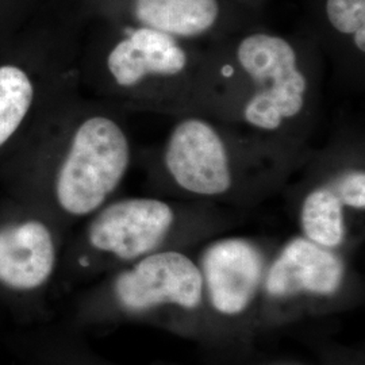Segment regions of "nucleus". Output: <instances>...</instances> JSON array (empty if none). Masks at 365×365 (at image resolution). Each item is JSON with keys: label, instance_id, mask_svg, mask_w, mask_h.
Wrapping results in <instances>:
<instances>
[{"label": "nucleus", "instance_id": "13", "mask_svg": "<svg viewBox=\"0 0 365 365\" xmlns=\"http://www.w3.org/2000/svg\"><path fill=\"white\" fill-rule=\"evenodd\" d=\"M33 102V86L26 73L16 66L0 68V146L26 117Z\"/></svg>", "mask_w": 365, "mask_h": 365}, {"label": "nucleus", "instance_id": "12", "mask_svg": "<svg viewBox=\"0 0 365 365\" xmlns=\"http://www.w3.org/2000/svg\"><path fill=\"white\" fill-rule=\"evenodd\" d=\"M9 365H91L78 359L69 342L51 327H16L6 346Z\"/></svg>", "mask_w": 365, "mask_h": 365}, {"label": "nucleus", "instance_id": "16", "mask_svg": "<svg viewBox=\"0 0 365 365\" xmlns=\"http://www.w3.org/2000/svg\"><path fill=\"white\" fill-rule=\"evenodd\" d=\"M4 318L0 315V363L3 359H6V346H7V336L9 333L4 331Z\"/></svg>", "mask_w": 365, "mask_h": 365}, {"label": "nucleus", "instance_id": "8", "mask_svg": "<svg viewBox=\"0 0 365 365\" xmlns=\"http://www.w3.org/2000/svg\"><path fill=\"white\" fill-rule=\"evenodd\" d=\"M199 268L215 312L237 317L256 298L264 280L265 261L256 244L247 238L229 237L205 249Z\"/></svg>", "mask_w": 365, "mask_h": 365}, {"label": "nucleus", "instance_id": "2", "mask_svg": "<svg viewBox=\"0 0 365 365\" xmlns=\"http://www.w3.org/2000/svg\"><path fill=\"white\" fill-rule=\"evenodd\" d=\"M295 157L229 122L190 113L168 133L160 170L184 194L220 199L272 173L283 175L295 167Z\"/></svg>", "mask_w": 365, "mask_h": 365}, {"label": "nucleus", "instance_id": "7", "mask_svg": "<svg viewBox=\"0 0 365 365\" xmlns=\"http://www.w3.org/2000/svg\"><path fill=\"white\" fill-rule=\"evenodd\" d=\"M179 222L170 202L157 197H126L105 205L87 226V245L96 253L134 262L163 250Z\"/></svg>", "mask_w": 365, "mask_h": 365}, {"label": "nucleus", "instance_id": "9", "mask_svg": "<svg viewBox=\"0 0 365 365\" xmlns=\"http://www.w3.org/2000/svg\"><path fill=\"white\" fill-rule=\"evenodd\" d=\"M345 265L336 250L294 237L274 257L265 274L267 294L276 299L299 295L331 297L344 282Z\"/></svg>", "mask_w": 365, "mask_h": 365}, {"label": "nucleus", "instance_id": "6", "mask_svg": "<svg viewBox=\"0 0 365 365\" xmlns=\"http://www.w3.org/2000/svg\"><path fill=\"white\" fill-rule=\"evenodd\" d=\"M205 295L199 265L185 253L163 249L119 271L86 303L84 315L140 314L160 306L196 309Z\"/></svg>", "mask_w": 365, "mask_h": 365}, {"label": "nucleus", "instance_id": "10", "mask_svg": "<svg viewBox=\"0 0 365 365\" xmlns=\"http://www.w3.org/2000/svg\"><path fill=\"white\" fill-rule=\"evenodd\" d=\"M143 27L175 38H195L207 33L220 16L217 0H134Z\"/></svg>", "mask_w": 365, "mask_h": 365}, {"label": "nucleus", "instance_id": "11", "mask_svg": "<svg viewBox=\"0 0 365 365\" xmlns=\"http://www.w3.org/2000/svg\"><path fill=\"white\" fill-rule=\"evenodd\" d=\"M345 209L333 175H330L309 190L300 203L302 235L319 247L337 250L346 240Z\"/></svg>", "mask_w": 365, "mask_h": 365}, {"label": "nucleus", "instance_id": "14", "mask_svg": "<svg viewBox=\"0 0 365 365\" xmlns=\"http://www.w3.org/2000/svg\"><path fill=\"white\" fill-rule=\"evenodd\" d=\"M327 16L342 36H351L361 58L365 54V0H327ZM364 60V58H363Z\"/></svg>", "mask_w": 365, "mask_h": 365}, {"label": "nucleus", "instance_id": "1", "mask_svg": "<svg viewBox=\"0 0 365 365\" xmlns=\"http://www.w3.org/2000/svg\"><path fill=\"white\" fill-rule=\"evenodd\" d=\"M206 101L221 120L297 153L317 103L315 71L288 39L252 33L230 58L211 60Z\"/></svg>", "mask_w": 365, "mask_h": 365}, {"label": "nucleus", "instance_id": "5", "mask_svg": "<svg viewBox=\"0 0 365 365\" xmlns=\"http://www.w3.org/2000/svg\"><path fill=\"white\" fill-rule=\"evenodd\" d=\"M57 265V242L45 222L0 225V315L6 322L38 324Z\"/></svg>", "mask_w": 365, "mask_h": 365}, {"label": "nucleus", "instance_id": "4", "mask_svg": "<svg viewBox=\"0 0 365 365\" xmlns=\"http://www.w3.org/2000/svg\"><path fill=\"white\" fill-rule=\"evenodd\" d=\"M130 161V141L120 125L103 115L86 119L57 173V205L75 218L95 214L119 187Z\"/></svg>", "mask_w": 365, "mask_h": 365}, {"label": "nucleus", "instance_id": "15", "mask_svg": "<svg viewBox=\"0 0 365 365\" xmlns=\"http://www.w3.org/2000/svg\"><path fill=\"white\" fill-rule=\"evenodd\" d=\"M333 170L334 172L331 175L345 207L354 211H364V167L359 164H353V165H345Z\"/></svg>", "mask_w": 365, "mask_h": 365}, {"label": "nucleus", "instance_id": "3", "mask_svg": "<svg viewBox=\"0 0 365 365\" xmlns=\"http://www.w3.org/2000/svg\"><path fill=\"white\" fill-rule=\"evenodd\" d=\"M210 61L194 58L175 37L138 27L126 30L106 64L118 87L146 93L152 108L194 111L205 102Z\"/></svg>", "mask_w": 365, "mask_h": 365}]
</instances>
